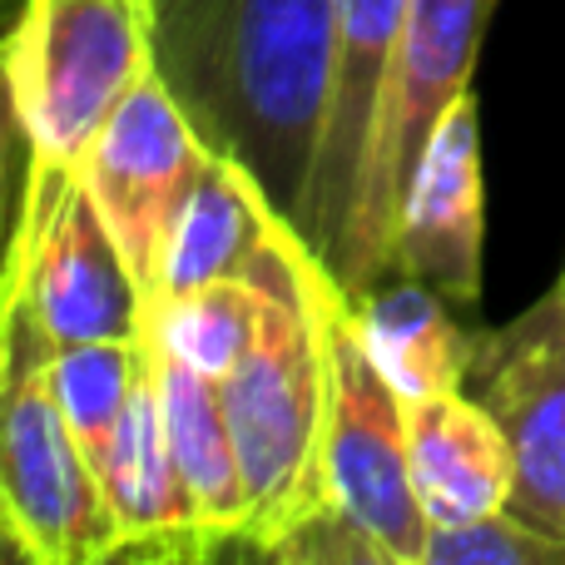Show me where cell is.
Returning a JSON list of instances; mask_svg holds the SVG:
<instances>
[{
	"instance_id": "obj_1",
	"label": "cell",
	"mask_w": 565,
	"mask_h": 565,
	"mask_svg": "<svg viewBox=\"0 0 565 565\" xmlns=\"http://www.w3.org/2000/svg\"><path fill=\"white\" fill-rule=\"evenodd\" d=\"M338 55V0H154V60L209 149L298 234Z\"/></svg>"
},
{
	"instance_id": "obj_2",
	"label": "cell",
	"mask_w": 565,
	"mask_h": 565,
	"mask_svg": "<svg viewBox=\"0 0 565 565\" xmlns=\"http://www.w3.org/2000/svg\"><path fill=\"white\" fill-rule=\"evenodd\" d=\"M312 248L278 224L244 278H258L264 312L238 367L218 382L248 481V526L238 551L274 556L312 516L332 511L322 481V332L308 298Z\"/></svg>"
},
{
	"instance_id": "obj_3",
	"label": "cell",
	"mask_w": 565,
	"mask_h": 565,
	"mask_svg": "<svg viewBox=\"0 0 565 565\" xmlns=\"http://www.w3.org/2000/svg\"><path fill=\"white\" fill-rule=\"evenodd\" d=\"M55 342L25 292L0 308V521L25 561L89 565L119 551L99 471L50 387Z\"/></svg>"
},
{
	"instance_id": "obj_4",
	"label": "cell",
	"mask_w": 565,
	"mask_h": 565,
	"mask_svg": "<svg viewBox=\"0 0 565 565\" xmlns=\"http://www.w3.org/2000/svg\"><path fill=\"white\" fill-rule=\"evenodd\" d=\"M312 318L322 332V481L332 511L382 546L387 565H422L427 556V511L412 487L407 402L372 362L358 328V302L328 268H308Z\"/></svg>"
},
{
	"instance_id": "obj_5",
	"label": "cell",
	"mask_w": 565,
	"mask_h": 565,
	"mask_svg": "<svg viewBox=\"0 0 565 565\" xmlns=\"http://www.w3.org/2000/svg\"><path fill=\"white\" fill-rule=\"evenodd\" d=\"M0 60L35 159L79 164L129 89L159 70L154 0H25Z\"/></svg>"
},
{
	"instance_id": "obj_6",
	"label": "cell",
	"mask_w": 565,
	"mask_h": 565,
	"mask_svg": "<svg viewBox=\"0 0 565 565\" xmlns=\"http://www.w3.org/2000/svg\"><path fill=\"white\" fill-rule=\"evenodd\" d=\"M491 10L497 0H407V20H402L397 55H392L377 109V135L367 149L342 258L332 268V278L352 298L372 292L387 278L392 228H397L407 179L441 115L461 95H471V70H477Z\"/></svg>"
},
{
	"instance_id": "obj_7",
	"label": "cell",
	"mask_w": 565,
	"mask_h": 565,
	"mask_svg": "<svg viewBox=\"0 0 565 565\" xmlns=\"http://www.w3.org/2000/svg\"><path fill=\"white\" fill-rule=\"evenodd\" d=\"M15 288L25 292L55 348L145 342L149 298L75 164L35 159Z\"/></svg>"
},
{
	"instance_id": "obj_8",
	"label": "cell",
	"mask_w": 565,
	"mask_h": 565,
	"mask_svg": "<svg viewBox=\"0 0 565 565\" xmlns=\"http://www.w3.org/2000/svg\"><path fill=\"white\" fill-rule=\"evenodd\" d=\"M467 392L511 441V511L565 546V268L507 328L471 338Z\"/></svg>"
},
{
	"instance_id": "obj_9",
	"label": "cell",
	"mask_w": 565,
	"mask_h": 565,
	"mask_svg": "<svg viewBox=\"0 0 565 565\" xmlns=\"http://www.w3.org/2000/svg\"><path fill=\"white\" fill-rule=\"evenodd\" d=\"M204 159V135L154 70L129 89V99L109 115V125L99 129L95 145L75 164L95 209L105 214L109 234L125 248L145 298H154L169 234H174L179 209L194 194Z\"/></svg>"
},
{
	"instance_id": "obj_10",
	"label": "cell",
	"mask_w": 565,
	"mask_h": 565,
	"mask_svg": "<svg viewBox=\"0 0 565 565\" xmlns=\"http://www.w3.org/2000/svg\"><path fill=\"white\" fill-rule=\"evenodd\" d=\"M407 20V0H338V55H332V99L322 145L312 159L308 204L298 218V238L322 268H338L342 238L352 224V204L362 189L367 149L377 135V109L387 89V70L397 55V35Z\"/></svg>"
},
{
	"instance_id": "obj_11",
	"label": "cell",
	"mask_w": 565,
	"mask_h": 565,
	"mask_svg": "<svg viewBox=\"0 0 565 565\" xmlns=\"http://www.w3.org/2000/svg\"><path fill=\"white\" fill-rule=\"evenodd\" d=\"M481 248H487V189H481L477 95H461L431 129L402 194L392 228L387 278H417L451 308L481 302Z\"/></svg>"
},
{
	"instance_id": "obj_12",
	"label": "cell",
	"mask_w": 565,
	"mask_h": 565,
	"mask_svg": "<svg viewBox=\"0 0 565 565\" xmlns=\"http://www.w3.org/2000/svg\"><path fill=\"white\" fill-rule=\"evenodd\" d=\"M109 516L119 531L115 556H149V561H204L209 546L199 536L194 507L184 497V481L174 467L164 427V392H159V367L149 352L139 387L129 397V412L119 422L109 457L99 467Z\"/></svg>"
},
{
	"instance_id": "obj_13",
	"label": "cell",
	"mask_w": 565,
	"mask_h": 565,
	"mask_svg": "<svg viewBox=\"0 0 565 565\" xmlns=\"http://www.w3.org/2000/svg\"><path fill=\"white\" fill-rule=\"evenodd\" d=\"M407 451L412 487L431 526H461L511 507V441L467 387L407 402Z\"/></svg>"
},
{
	"instance_id": "obj_14",
	"label": "cell",
	"mask_w": 565,
	"mask_h": 565,
	"mask_svg": "<svg viewBox=\"0 0 565 565\" xmlns=\"http://www.w3.org/2000/svg\"><path fill=\"white\" fill-rule=\"evenodd\" d=\"M154 367L159 392H164L169 447H174V467L179 481H184L189 507H194L199 536H204L209 556L238 551L248 526V481L224 412V392H218L214 377L164 358V352H154Z\"/></svg>"
},
{
	"instance_id": "obj_15",
	"label": "cell",
	"mask_w": 565,
	"mask_h": 565,
	"mask_svg": "<svg viewBox=\"0 0 565 565\" xmlns=\"http://www.w3.org/2000/svg\"><path fill=\"white\" fill-rule=\"evenodd\" d=\"M278 224H288V218L274 214L264 189L228 154L209 149L194 194L174 218L154 298H174V292H194L204 282L244 278L268 248V238L278 234Z\"/></svg>"
},
{
	"instance_id": "obj_16",
	"label": "cell",
	"mask_w": 565,
	"mask_h": 565,
	"mask_svg": "<svg viewBox=\"0 0 565 565\" xmlns=\"http://www.w3.org/2000/svg\"><path fill=\"white\" fill-rule=\"evenodd\" d=\"M352 302H358L362 342L402 402L467 387L477 332H467L451 318V302L437 288L417 278H382L377 288Z\"/></svg>"
},
{
	"instance_id": "obj_17",
	"label": "cell",
	"mask_w": 565,
	"mask_h": 565,
	"mask_svg": "<svg viewBox=\"0 0 565 565\" xmlns=\"http://www.w3.org/2000/svg\"><path fill=\"white\" fill-rule=\"evenodd\" d=\"M258 312H264L258 278L204 282L194 292H174V298L149 302L145 342L154 352H164V358L224 382L238 367V358L248 352V342H254Z\"/></svg>"
},
{
	"instance_id": "obj_18",
	"label": "cell",
	"mask_w": 565,
	"mask_h": 565,
	"mask_svg": "<svg viewBox=\"0 0 565 565\" xmlns=\"http://www.w3.org/2000/svg\"><path fill=\"white\" fill-rule=\"evenodd\" d=\"M145 362L149 342H70V348H55V358H50L55 402L95 471L105 467L109 441L125 422Z\"/></svg>"
},
{
	"instance_id": "obj_19",
	"label": "cell",
	"mask_w": 565,
	"mask_h": 565,
	"mask_svg": "<svg viewBox=\"0 0 565 565\" xmlns=\"http://www.w3.org/2000/svg\"><path fill=\"white\" fill-rule=\"evenodd\" d=\"M422 565H565V546L507 507L461 526H431Z\"/></svg>"
},
{
	"instance_id": "obj_20",
	"label": "cell",
	"mask_w": 565,
	"mask_h": 565,
	"mask_svg": "<svg viewBox=\"0 0 565 565\" xmlns=\"http://www.w3.org/2000/svg\"><path fill=\"white\" fill-rule=\"evenodd\" d=\"M30 184H35V139L20 119L15 89H10L6 60H0V308L15 288L20 238H25Z\"/></svg>"
},
{
	"instance_id": "obj_21",
	"label": "cell",
	"mask_w": 565,
	"mask_h": 565,
	"mask_svg": "<svg viewBox=\"0 0 565 565\" xmlns=\"http://www.w3.org/2000/svg\"><path fill=\"white\" fill-rule=\"evenodd\" d=\"M20 6H25V0H0V45H6V35H10V25H15Z\"/></svg>"
},
{
	"instance_id": "obj_22",
	"label": "cell",
	"mask_w": 565,
	"mask_h": 565,
	"mask_svg": "<svg viewBox=\"0 0 565 565\" xmlns=\"http://www.w3.org/2000/svg\"><path fill=\"white\" fill-rule=\"evenodd\" d=\"M0 546H6V551H10V556H20V546H15V541H10V531H6V521H0ZM20 561H25V556H20Z\"/></svg>"
}]
</instances>
